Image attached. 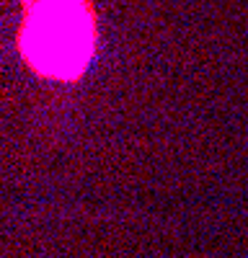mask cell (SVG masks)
<instances>
[{"instance_id": "6da1fadb", "label": "cell", "mask_w": 248, "mask_h": 258, "mask_svg": "<svg viewBox=\"0 0 248 258\" xmlns=\"http://www.w3.org/2000/svg\"><path fill=\"white\" fill-rule=\"evenodd\" d=\"M96 47L93 16L83 0H36L21 26V54L41 75L75 78Z\"/></svg>"}]
</instances>
